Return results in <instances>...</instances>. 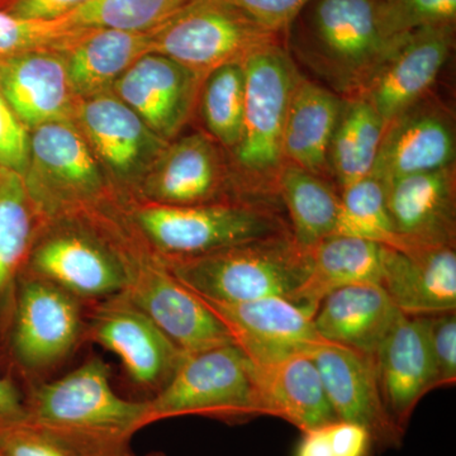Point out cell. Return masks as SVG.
<instances>
[{"instance_id": "obj_8", "label": "cell", "mask_w": 456, "mask_h": 456, "mask_svg": "<svg viewBox=\"0 0 456 456\" xmlns=\"http://www.w3.org/2000/svg\"><path fill=\"white\" fill-rule=\"evenodd\" d=\"M146 402L147 426L183 416L228 425L260 417L254 362L236 342L185 354L167 386Z\"/></svg>"}, {"instance_id": "obj_14", "label": "cell", "mask_w": 456, "mask_h": 456, "mask_svg": "<svg viewBox=\"0 0 456 456\" xmlns=\"http://www.w3.org/2000/svg\"><path fill=\"white\" fill-rule=\"evenodd\" d=\"M221 149L206 132L170 141L140 185L136 200L163 206L237 200Z\"/></svg>"}, {"instance_id": "obj_20", "label": "cell", "mask_w": 456, "mask_h": 456, "mask_svg": "<svg viewBox=\"0 0 456 456\" xmlns=\"http://www.w3.org/2000/svg\"><path fill=\"white\" fill-rule=\"evenodd\" d=\"M387 206L401 248L455 246V167L384 183Z\"/></svg>"}, {"instance_id": "obj_7", "label": "cell", "mask_w": 456, "mask_h": 456, "mask_svg": "<svg viewBox=\"0 0 456 456\" xmlns=\"http://www.w3.org/2000/svg\"><path fill=\"white\" fill-rule=\"evenodd\" d=\"M27 191L47 221L84 216L122 203L75 122L29 131Z\"/></svg>"}, {"instance_id": "obj_33", "label": "cell", "mask_w": 456, "mask_h": 456, "mask_svg": "<svg viewBox=\"0 0 456 456\" xmlns=\"http://www.w3.org/2000/svg\"><path fill=\"white\" fill-rule=\"evenodd\" d=\"M246 99V74L242 62L215 69L206 77L198 98V110L206 134L232 151L241 136Z\"/></svg>"}, {"instance_id": "obj_12", "label": "cell", "mask_w": 456, "mask_h": 456, "mask_svg": "<svg viewBox=\"0 0 456 456\" xmlns=\"http://www.w3.org/2000/svg\"><path fill=\"white\" fill-rule=\"evenodd\" d=\"M86 342L121 362L126 377L146 399L163 391L185 353L123 293L88 305Z\"/></svg>"}, {"instance_id": "obj_45", "label": "cell", "mask_w": 456, "mask_h": 456, "mask_svg": "<svg viewBox=\"0 0 456 456\" xmlns=\"http://www.w3.org/2000/svg\"><path fill=\"white\" fill-rule=\"evenodd\" d=\"M121 456H165L164 452H149V454L146 455H137L134 454V452H132L131 449H128L127 452H123Z\"/></svg>"}, {"instance_id": "obj_42", "label": "cell", "mask_w": 456, "mask_h": 456, "mask_svg": "<svg viewBox=\"0 0 456 456\" xmlns=\"http://www.w3.org/2000/svg\"><path fill=\"white\" fill-rule=\"evenodd\" d=\"M325 428L335 456H369L374 448L370 432L362 426L338 419Z\"/></svg>"}, {"instance_id": "obj_13", "label": "cell", "mask_w": 456, "mask_h": 456, "mask_svg": "<svg viewBox=\"0 0 456 456\" xmlns=\"http://www.w3.org/2000/svg\"><path fill=\"white\" fill-rule=\"evenodd\" d=\"M74 122L112 188L137 198L147 173L169 142L112 92L80 99Z\"/></svg>"}, {"instance_id": "obj_18", "label": "cell", "mask_w": 456, "mask_h": 456, "mask_svg": "<svg viewBox=\"0 0 456 456\" xmlns=\"http://www.w3.org/2000/svg\"><path fill=\"white\" fill-rule=\"evenodd\" d=\"M204 77L169 57L149 53L117 80L112 93L170 142L191 121Z\"/></svg>"}, {"instance_id": "obj_22", "label": "cell", "mask_w": 456, "mask_h": 456, "mask_svg": "<svg viewBox=\"0 0 456 456\" xmlns=\"http://www.w3.org/2000/svg\"><path fill=\"white\" fill-rule=\"evenodd\" d=\"M380 287L407 316L455 311V246H389Z\"/></svg>"}, {"instance_id": "obj_39", "label": "cell", "mask_w": 456, "mask_h": 456, "mask_svg": "<svg viewBox=\"0 0 456 456\" xmlns=\"http://www.w3.org/2000/svg\"><path fill=\"white\" fill-rule=\"evenodd\" d=\"M28 154L29 130L0 92V167L23 175Z\"/></svg>"}, {"instance_id": "obj_25", "label": "cell", "mask_w": 456, "mask_h": 456, "mask_svg": "<svg viewBox=\"0 0 456 456\" xmlns=\"http://www.w3.org/2000/svg\"><path fill=\"white\" fill-rule=\"evenodd\" d=\"M401 314L382 287L359 284L329 294L314 321L326 341L374 358Z\"/></svg>"}, {"instance_id": "obj_24", "label": "cell", "mask_w": 456, "mask_h": 456, "mask_svg": "<svg viewBox=\"0 0 456 456\" xmlns=\"http://www.w3.org/2000/svg\"><path fill=\"white\" fill-rule=\"evenodd\" d=\"M254 368L259 416L284 419L301 432L338 421L311 356H292Z\"/></svg>"}, {"instance_id": "obj_19", "label": "cell", "mask_w": 456, "mask_h": 456, "mask_svg": "<svg viewBox=\"0 0 456 456\" xmlns=\"http://www.w3.org/2000/svg\"><path fill=\"white\" fill-rule=\"evenodd\" d=\"M455 121L431 94L387 123L373 173L383 183L455 167Z\"/></svg>"}, {"instance_id": "obj_6", "label": "cell", "mask_w": 456, "mask_h": 456, "mask_svg": "<svg viewBox=\"0 0 456 456\" xmlns=\"http://www.w3.org/2000/svg\"><path fill=\"white\" fill-rule=\"evenodd\" d=\"M110 379V365L89 356L69 373L25 389L27 419L86 436L131 443L147 426V402L122 397Z\"/></svg>"}, {"instance_id": "obj_34", "label": "cell", "mask_w": 456, "mask_h": 456, "mask_svg": "<svg viewBox=\"0 0 456 456\" xmlns=\"http://www.w3.org/2000/svg\"><path fill=\"white\" fill-rule=\"evenodd\" d=\"M336 235L358 237L401 248L387 206L383 182L369 175L340 189V215Z\"/></svg>"}, {"instance_id": "obj_37", "label": "cell", "mask_w": 456, "mask_h": 456, "mask_svg": "<svg viewBox=\"0 0 456 456\" xmlns=\"http://www.w3.org/2000/svg\"><path fill=\"white\" fill-rule=\"evenodd\" d=\"M393 37L402 38L426 27L456 26V0H384Z\"/></svg>"}, {"instance_id": "obj_9", "label": "cell", "mask_w": 456, "mask_h": 456, "mask_svg": "<svg viewBox=\"0 0 456 456\" xmlns=\"http://www.w3.org/2000/svg\"><path fill=\"white\" fill-rule=\"evenodd\" d=\"M126 281L123 294L185 354L235 342L228 327L206 302L174 277L130 222L114 232Z\"/></svg>"}, {"instance_id": "obj_5", "label": "cell", "mask_w": 456, "mask_h": 456, "mask_svg": "<svg viewBox=\"0 0 456 456\" xmlns=\"http://www.w3.org/2000/svg\"><path fill=\"white\" fill-rule=\"evenodd\" d=\"M174 277L207 302L239 303L281 297L289 299L310 272V251L292 233L251 240L222 250L163 260Z\"/></svg>"}, {"instance_id": "obj_44", "label": "cell", "mask_w": 456, "mask_h": 456, "mask_svg": "<svg viewBox=\"0 0 456 456\" xmlns=\"http://www.w3.org/2000/svg\"><path fill=\"white\" fill-rule=\"evenodd\" d=\"M326 426L302 432L294 456H335L326 434Z\"/></svg>"}, {"instance_id": "obj_11", "label": "cell", "mask_w": 456, "mask_h": 456, "mask_svg": "<svg viewBox=\"0 0 456 456\" xmlns=\"http://www.w3.org/2000/svg\"><path fill=\"white\" fill-rule=\"evenodd\" d=\"M149 36L150 53L203 77L221 66L244 62L265 45L284 41L227 0H188Z\"/></svg>"}, {"instance_id": "obj_36", "label": "cell", "mask_w": 456, "mask_h": 456, "mask_svg": "<svg viewBox=\"0 0 456 456\" xmlns=\"http://www.w3.org/2000/svg\"><path fill=\"white\" fill-rule=\"evenodd\" d=\"M83 28L74 26L66 18L23 20L0 9V64L32 51L64 50Z\"/></svg>"}, {"instance_id": "obj_31", "label": "cell", "mask_w": 456, "mask_h": 456, "mask_svg": "<svg viewBox=\"0 0 456 456\" xmlns=\"http://www.w3.org/2000/svg\"><path fill=\"white\" fill-rule=\"evenodd\" d=\"M386 123L364 97L345 99L336 127L329 163L338 189L371 175Z\"/></svg>"}, {"instance_id": "obj_46", "label": "cell", "mask_w": 456, "mask_h": 456, "mask_svg": "<svg viewBox=\"0 0 456 456\" xmlns=\"http://www.w3.org/2000/svg\"><path fill=\"white\" fill-rule=\"evenodd\" d=\"M2 2H3V0H0V3H2Z\"/></svg>"}, {"instance_id": "obj_41", "label": "cell", "mask_w": 456, "mask_h": 456, "mask_svg": "<svg viewBox=\"0 0 456 456\" xmlns=\"http://www.w3.org/2000/svg\"><path fill=\"white\" fill-rule=\"evenodd\" d=\"M90 0H3L0 9L31 20H57L70 16Z\"/></svg>"}, {"instance_id": "obj_3", "label": "cell", "mask_w": 456, "mask_h": 456, "mask_svg": "<svg viewBox=\"0 0 456 456\" xmlns=\"http://www.w3.org/2000/svg\"><path fill=\"white\" fill-rule=\"evenodd\" d=\"M88 305L55 285L22 275L0 342V371L22 392L53 379L88 344Z\"/></svg>"}, {"instance_id": "obj_28", "label": "cell", "mask_w": 456, "mask_h": 456, "mask_svg": "<svg viewBox=\"0 0 456 456\" xmlns=\"http://www.w3.org/2000/svg\"><path fill=\"white\" fill-rule=\"evenodd\" d=\"M46 221L29 197L23 176L0 167V342L11 322L32 246Z\"/></svg>"}, {"instance_id": "obj_10", "label": "cell", "mask_w": 456, "mask_h": 456, "mask_svg": "<svg viewBox=\"0 0 456 456\" xmlns=\"http://www.w3.org/2000/svg\"><path fill=\"white\" fill-rule=\"evenodd\" d=\"M23 277L46 281L93 305L123 292L121 251L94 216L46 221L29 253Z\"/></svg>"}, {"instance_id": "obj_27", "label": "cell", "mask_w": 456, "mask_h": 456, "mask_svg": "<svg viewBox=\"0 0 456 456\" xmlns=\"http://www.w3.org/2000/svg\"><path fill=\"white\" fill-rule=\"evenodd\" d=\"M389 246L358 237L332 235L310 250V272L288 301L314 317L329 294L359 284L379 285Z\"/></svg>"}, {"instance_id": "obj_2", "label": "cell", "mask_w": 456, "mask_h": 456, "mask_svg": "<svg viewBox=\"0 0 456 456\" xmlns=\"http://www.w3.org/2000/svg\"><path fill=\"white\" fill-rule=\"evenodd\" d=\"M246 99L241 136L228 152L237 200L281 204L278 180L287 164L284 127L288 107L302 71L284 41L273 42L244 62Z\"/></svg>"}, {"instance_id": "obj_15", "label": "cell", "mask_w": 456, "mask_h": 456, "mask_svg": "<svg viewBox=\"0 0 456 456\" xmlns=\"http://www.w3.org/2000/svg\"><path fill=\"white\" fill-rule=\"evenodd\" d=\"M204 302L224 321L233 340L255 365L272 364L297 355L310 356L318 347L329 344L318 334L314 316L287 298Z\"/></svg>"}, {"instance_id": "obj_21", "label": "cell", "mask_w": 456, "mask_h": 456, "mask_svg": "<svg viewBox=\"0 0 456 456\" xmlns=\"http://www.w3.org/2000/svg\"><path fill=\"white\" fill-rule=\"evenodd\" d=\"M0 92L29 131L47 123L74 122L80 102L57 50L32 51L0 64Z\"/></svg>"}, {"instance_id": "obj_30", "label": "cell", "mask_w": 456, "mask_h": 456, "mask_svg": "<svg viewBox=\"0 0 456 456\" xmlns=\"http://www.w3.org/2000/svg\"><path fill=\"white\" fill-rule=\"evenodd\" d=\"M278 198L287 212L294 241L305 250L336 235L340 189L332 180L287 163L279 175Z\"/></svg>"}, {"instance_id": "obj_29", "label": "cell", "mask_w": 456, "mask_h": 456, "mask_svg": "<svg viewBox=\"0 0 456 456\" xmlns=\"http://www.w3.org/2000/svg\"><path fill=\"white\" fill-rule=\"evenodd\" d=\"M60 53L77 97H97L112 92L117 80L150 53V36L149 32L84 27Z\"/></svg>"}, {"instance_id": "obj_1", "label": "cell", "mask_w": 456, "mask_h": 456, "mask_svg": "<svg viewBox=\"0 0 456 456\" xmlns=\"http://www.w3.org/2000/svg\"><path fill=\"white\" fill-rule=\"evenodd\" d=\"M404 37L389 32L384 0H308L284 45L316 82L347 99L362 95Z\"/></svg>"}, {"instance_id": "obj_38", "label": "cell", "mask_w": 456, "mask_h": 456, "mask_svg": "<svg viewBox=\"0 0 456 456\" xmlns=\"http://www.w3.org/2000/svg\"><path fill=\"white\" fill-rule=\"evenodd\" d=\"M417 317V316H416ZM424 322L426 338L435 370L437 388L452 387L456 382V312L419 316Z\"/></svg>"}, {"instance_id": "obj_40", "label": "cell", "mask_w": 456, "mask_h": 456, "mask_svg": "<svg viewBox=\"0 0 456 456\" xmlns=\"http://www.w3.org/2000/svg\"><path fill=\"white\" fill-rule=\"evenodd\" d=\"M269 31L284 38L288 27L308 0H227Z\"/></svg>"}, {"instance_id": "obj_4", "label": "cell", "mask_w": 456, "mask_h": 456, "mask_svg": "<svg viewBox=\"0 0 456 456\" xmlns=\"http://www.w3.org/2000/svg\"><path fill=\"white\" fill-rule=\"evenodd\" d=\"M123 209L143 242L163 260L200 256L251 240L290 232L278 204L227 200L163 206L134 200Z\"/></svg>"}, {"instance_id": "obj_43", "label": "cell", "mask_w": 456, "mask_h": 456, "mask_svg": "<svg viewBox=\"0 0 456 456\" xmlns=\"http://www.w3.org/2000/svg\"><path fill=\"white\" fill-rule=\"evenodd\" d=\"M22 389L12 378L0 371V424L26 419Z\"/></svg>"}, {"instance_id": "obj_16", "label": "cell", "mask_w": 456, "mask_h": 456, "mask_svg": "<svg viewBox=\"0 0 456 456\" xmlns=\"http://www.w3.org/2000/svg\"><path fill=\"white\" fill-rule=\"evenodd\" d=\"M310 356L338 419L367 428L374 448H401L406 431L395 424L384 403L375 359L331 342Z\"/></svg>"}, {"instance_id": "obj_32", "label": "cell", "mask_w": 456, "mask_h": 456, "mask_svg": "<svg viewBox=\"0 0 456 456\" xmlns=\"http://www.w3.org/2000/svg\"><path fill=\"white\" fill-rule=\"evenodd\" d=\"M130 443L61 430L29 419L0 424V456H121Z\"/></svg>"}, {"instance_id": "obj_23", "label": "cell", "mask_w": 456, "mask_h": 456, "mask_svg": "<svg viewBox=\"0 0 456 456\" xmlns=\"http://www.w3.org/2000/svg\"><path fill=\"white\" fill-rule=\"evenodd\" d=\"M374 359L384 403L406 431L419 402L437 388L422 318L402 314Z\"/></svg>"}, {"instance_id": "obj_26", "label": "cell", "mask_w": 456, "mask_h": 456, "mask_svg": "<svg viewBox=\"0 0 456 456\" xmlns=\"http://www.w3.org/2000/svg\"><path fill=\"white\" fill-rule=\"evenodd\" d=\"M345 98L301 73L294 86L284 127L287 163L331 179L329 154Z\"/></svg>"}, {"instance_id": "obj_35", "label": "cell", "mask_w": 456, "mask_h": 456, "mask_svg": "<svg viewBox=\"0 0 456 456\" xmlns=\"http://www.w3.org/2000/svg\"><path fill=\"white\" fill-rule=\"evenodd\" d=\"M188 0H90L66 17L74 26L149 32Z\"/></svg>"}, {"instance_id": "obj_17", "label": "cell", "mask_w": 456, "mask_h": 456, "mask_svg": "<svg viewBox=\"0 0 456 456\" xmlns=\"http://www.w3.org/2000/svg\"><path fill=\"white\" fill-rule=\"evenodd\" d=\"M456 26L426 27L411 32L380 66L360 97L384 123L431 94L432 86L455 49Z\"/></svg>"}]
</instances>
